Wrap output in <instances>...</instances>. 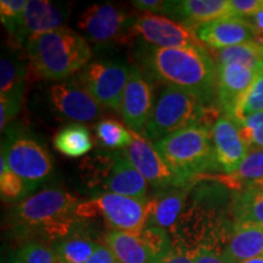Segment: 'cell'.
Masks as SVG:
<instances>
[{
    "mask_svg": "<svg viewBox=\"0 0 263 263\" xmlns=\"http://www.w3.org/2000/svg\"><path fill=\"white\" fill-rule=\"evenodd\" d=\"M141 62L154 77L193 94L206 108L217 104V67L206 48H156L147 45Z\"/></svg>",
    "mask_w": 263,
    "mask_h": 263,
    "instance_id": "1",
    "label": "cell"
},
{
    "mask_svg": "<svg viewBox=\"0 0 263 263\" xmlns=\"http://www.w3.org/2000/svg\"><path fill=\"white\" fill-rule=\"evenodd\" d=\"M26 55L33 71L41 78L65 81L89 64L91 49L81 33L64 26L29 38Z\"/></svg>",
    "mask_w": 263,
    "mask_h": 263,
    "instance_id": "2",
    "label": "cell"
},
{
    "mask_svg": "<svg viewBox=\"0 0 263 263\" xmlns=\"http://www.w3.org/2000/svg\"><path fill=\"white\" fill-rule=\"evenodd\" d=\"M80 202L65 190H43L18 202L11 212V221L14 226L39 230L47 238L60 241L70 236L81 221L76 215Z\"/></svg>",
    "mask_w": 263,
    "mask_h": 263,
    "instance_id": "3",
    "label": "cell"
},
{
    "mask_svg": "<svg viewBox=\"0 0 263 263\" xmlns=\"http://www.w3.org/2000/svg\"><path fill=\"white\" fill-rule=\"evenodd\" d=\"M180 185L210 171H218L210 127L196 124L154 143Z\"/></svg>",
    "mask_w": 263,
    "mask_h": 263,
    "instance_id": "4",
    "label": "cell"
},
{
    "mask_svg": "<svg viewBox=\"0 0 263 263\" xmlns=\"http://www.w3.org/2000/svg\"><path fill=\"white\" fill-rule=\"evenodd\" d=\"M81 171L90 186L147 202V182L122 150H98L82 162Z\"/></svg>",
    "mask_w": 263,
    "mask_h": 263,
    "instance_id": "5",
    "label": "cell"
},
{
    "mask_svg": "<svg viewBox=\"0 0 263 263\" xmlns=\"http://www.w3.org/2000/svg\"><path fill=\"white\" fill-rule=\"evenodd\" d=\"M216 108H206L189 91L168 87L161 93L154 106L153 115L144 137L151 143L196 124H207V115Z\"/></svg>",
    "mask_w": 263,
    "mask_h": 263,
    "instance_id": "6",
    "label": "cell"
},
{
    "mask_svg": "<svg viewBox=\"0 0 263 263\" xmlns=\"http://www.w3.org/2000/svg\"><path fill=\"white\" fill-rule=\"evenodd\" d=\"M76 215L80 219L101 217L112 230L138 234L146 226V202L120 194L103 193L78 203Z\"/></svg>",
    "mask_w": 263,
    "mask_h": 263,
    "instance_id": "7",
    "label": "cell"
},
{
    "mask_svg": "<svg viewBox=\"0 0 263 263\" xmlns=\"http://www.w3.org/2000/svg\"><path fill=\"white\" fill-rule=\"evenodd\" d=\"M132 66L115 60L89 62L78 72V82L101 106L121 112Z\"/></svg>",
    "mask_w": 263,
    "mask_h": 263,
    "instance_id": "8",
    "label": "cell"
},
{
    "mask_svg": "<svg viewBox=\"0 0 263 263\" xmlns=\"http://www.w3.org/2000/svg\"><path fill=\"white\" fill-rule=\"evenodd\" d=\"M2 156L12 172L17 174L29 189H35L50 176V155L37 140L24 133H11L2 146Z\"/></svg>",
    "mask_w": 263,
    "mask_h": 263,
    "instance_id": "9",
    "label": "cell"
},
{
    "mask_svg": "<svg viewBox=\"0 0 263 263\" xmlns=\"http://www.w3.org/2000/svg\"><path fill=\"white\" fill-rule=\"evenodd\" d=\"M136 20L116 5L93 4L80 15L77 26L88 42L106 47L126 43Z\"/></svg>",
    "mask_w": 263,
    "mask_h": 263,
    "instance_id": "10",
    "label": "cell"
},
{
    "mask_svg": "<svg viewBox=\"0 0 263 263\" xmlns=\"http://www.w3.org/2000/svg\"><path fill=\"white\" fill-rule=\"evenodd\" d=\"M132 35H139L156 48H206L193 27L153 14L137 17Z\"/></svg>",
    "mask_w": 263,
    "mask_h": 263,
    "instance_id": "11",
    "label": "cell"
},
{
    "mask_svg": "<svg viewBox=\"0 0 263 263\" xmlns=\"http://www.w3.org/2000/svg\"><path fill=\"white\" fill-rule=\"evenodd\" d=\"M132 134L133 140L122 151L146 182L156 190L182 186L176 174L171 171L154 146V143L134 132H132Z\"/></svg>",
    "mask_w": 263,
    "mask_h": 263,
    "instance_id": "12",
    "label": "cell"
},
{
    "mask_svg": "<svg viewBox=\"0 0 263 263\" xmlns=\"http://www.w3.org/2000/svg\"><path fill=\"white\" fill-rule=\"evenodd\" d=\"M49 100L60 116L73 123L91 122L101 115V105L77 82L62 81L52 84Z\"/></svg>",
    "mask_w": 263,
    "mask_h": 263,
    "instance_id": "13",
    "label": "cell"
},
{
    "mask_svg": "<svg viewBox=\"0 0 263 263\" xmlns=\"http://www.w3.org/2000/svg\"><path fill=\"white\" fill-rule=\"evenodd\" d=\"M154 106L155 104L150 83L139 68L132 66L121 105V115L129 130L140 136L145 133Z\"/></svg>",
    "mask_w": 263,
    "mask_h": 263,
    "instance_id": "14",
    "label": "cell"
},
{
    "mask_svg": "<svg viewBox=\"0 0 263 263\" xmlns=\"http://www.w3.org/2000/svg\"><path fill=\"white\" fill-rule=\"evenodd\" d=\"M211 137L218 168L230 176L250 153L238 122L228 115H222L213 123Z\"/></svg>",
    "mask_w": 263,
    "mask_h": 263,
    "instance_id": "15",
    "label": "cell"
},
{
    "mask_svg": "<svg viewBox=\"0 0 263 263\" xmlns=\"http://www.w3.org/2000/svg\"><path fill=\"white\" fill-rule=\"evenodd\" d=\"M164 15L179 24L196 27L224 18H238L232 0H174L166 2Z\"/></svg>",
    "mask_w": 263,
    "mask_h": 263,
    "instance_id": "16",
    "label": "cell"
},
{
    "mask_svg": "<svg viewBox=\"0 0 263 263\" xmlns=\"http://www.w3.org/2000/svg\"><path fill=\"white\" fill-rule=\"evenodd\" d=\"M216 67L217 105L224 115L234 117L240 99L261 72L238 64H217Z\"/></svg>",
    "mask_w": 263,
    "mask_h": 263,
    "instance_id": "17",
    "label": "cell"
},
{
    "mask_svg": "<svg viewBox=\"0 0 263 263\" xmlns=\"http://www.w3.org/2000/svg\"><path fill=\"white\" fill-rule=\"evenodd\" d=\"M193 28L200 42L213 50H222L256 41L254 27L244 18L217 20Z\"/></svg>",
    "mask_w": 263,
    "mask_h": 263,
    "instance_id": "18",
    "label": "cell"
},
{
    "mask_svg": "<svg viewBox=\"0 0 263 263\" xmlns=\"http://www.w3.org/2000/svg\"><path fill=\"white\" fill-rule=\"evenodd\" d=\"M189 190V186L163 189L147 200L146 226L159 227L172 234L182 216Z\"/></svg>",
    "mask_w": 263,
    "mask_h": 263,
    "instance_id": "19",
    "label": "cell"
},
{
    "mask_svg": "<svg viewBox=\"0 0 263 263\" xmlns=\"http://www.w3.org/2000/svg\"><path fill=\"white\" fill-rule=\"evenodd\" d=\"M223 254L233 263H241L262 256L263 224L254 222H235L230 228Z\"/></svg>",
    "mask_w": 263,
    "mask_h": 263,
    "instance_id": "20",
    "label": "cell"
},
{
    "mask_svg": "<svg viewBox=\"0 0 263 263\" xmlns=\"http://www.w3.org/2000/svg\"><path fill=\"white\" fill-rule=\"evenodd\" d=\"M65 20L64 10L54 3L48 0H28L22 25V43L26 44L29 38L64 27Z\"/></svg>",
    "mask_w": 263,
    "mask_h": 263,
    "instance_id": "21",
    "label": "cell"
},
{
    "mask_svg": "<svg viewBox=\"0 0 263 263\" xmlns=\"http://www.w3.org/2000/svg\"><path fill=\"white\" fill-rule=\"evenodd\" d=\"M104 241L118 263H160L137 234L111 230Z\"/></svg>",
    "mask_w": 263,
    "mask_h": 263,
    "instance_id": "22",
    "label": "cell"
},
{
    "mask_svg": "<svg viewBox=\"0 0 263 263\" xmlns=\"http://www.w3.org/2000/svg\"><path fill=\"white\" fill-rule=\"evenodd\" d=\"M54 146L62 155L81 157L93 149V139L87 127L82 123H71L55 134Z\"/></svg>",
    "mask_w": 263,
    "mask_h": 263,
    "instance_id": "23",
    "label": "cell"
},
{
    "mask_svg": "<svg viewBox=\"0 0 263 263\" xmlns=\"http://www.w3.org/2000/svg\"><path fill=\"white\" fill-rule=\"evenodd\" d=\"M212 58L217 64H238L263 72V42L254 41L215 50Z\"/></svg>",
    "mask_w": 263,
    "mask_h": 263,
    "instance_id": "24",
    "label": "cell"
},
{
    "mask_svg": "<svg viewBox=\"0 0 263 263\" xmlns=\"http://www.w3.org/2000/svg\"><path fill=\"white\" fill-rule=\"evenodd\" d=\"M100 242L84 235L73 234L54 245V251L60 263H85L91 257Z\"/></svg>",
    "mask_w": 263,
    "mask_h": 263,
    "instance_id": "25",
    "label": "cell"
},
{
    "mask_svg": "<svg viewBox=\"0 0 263 263\" xmlns=\"http://www.w3.org/2000/svg\"><path fill=\"white\" fill-rule=\"evenodd\" d=\"M236 222H254L263 224V190L244 186L236 194L233 202Z\"/></svg>",
    "mask_w": 263,
    "mask_h": 263,
    "instance_id": "26",
    "label": "cell"
},
{
    "mask_svg": "<svg viewBox=\"0 0 263 263\" xmlns=\"http://www.w3.org/2000/svg\"><path fill=\"white\" fill-rule=\"evenodd\" d=\"M99 143L107 150H123L133 140L132 130L112 118H103L95 124Z\"/></svg>",
    "mask_w": 263,
    "mask_h": 263,
    "instance_id": "27",
    "label": "cell"
},
{
    "mask_svg": "<svg viewBox=\"0 0 263 263\" xmlns=\"http://www.w3.org/2000/svg\"><path fill=\"white\" fill-rule=\"evenodd\" d=\"M28 0H2L0 2V18L6 31L12 37L16 45L22 44L21 33L24 15Z\"/></svg>",
    "mask_w": 263,
    "mask_h": 263,
    "instance_id": "28",
    "label": "cell"
},
{
    "mask_svg": "<svg viewBox=\"0 0 263 263\" xmlns=\"http://www.w3.org/2000/svg\"><path fill=\"white\" fill-rule=\"evenodd\" d=\"M230 184L240 190L263 178V150H250L238 170L228 176Z\"/></svg>",
    "mask_w": 263,
    "mask_h": 263,
    "instance_id": "29",
    "label": "cell"
},
{
    "mask_svg": "<svg viewBox=\"0 0 263 263\" xmlns=\"http://www.w3.org/2000/svg\"><path fill=\"white\" fill-rule=\"evenodd\" d=\"M32 190L17 174L12 172L6 163L4 156H0V195L4 201H24Z\"/></svg>",
    "mask_w": 263,
    "mask_h": 263,
    "instance_id": "30",
    "label": "cell"
},
{
    "mask_svg": "<svg viewBox=\"0 0 263 263\" xmlns=\"http://www.w3.org/2000/svg\"><path fill=\"white\" fill-rule=\"evenodd\" d=\"M137 235L153 252V255L159 259L160 263L173 250L174 244L171 233L159 227L145 226Z\"/></svg>",
    "mask_w": 263,
    "mask_h": 263,
    "instance_id": "31",
    "label": "cell"
},
{
    "mask_svg": "<svg viewBox=\"0 0 263 263\" xmlns=\"http://www.w3.org/2000/svg\"><path fill=\"white\" fill-rule=\"evenodd\" d=\"M263 111V72L258 73L254 83L249 88L244 97L240 99L234 114V120L239 122L242 118L252 114Z\"/></svg>",
    "mask_w": 263,
    "mask_h": 263,
    "instance_id": "32",
    "label": "cell"
},
{
    "mask_svg": "<svg viewBox=\"0 0 263 263\" xmlns=\"http://www.w3.org/2000/svg\"><path fill=\"white\" fill-rule=\"evenodd\" d=\"M238 126L250 150H263V111L242 118Z\"/></svg>",
    "mask_w": 263,
    "mask_h": 263,
    "instance_id": "33",
    "label": "cell"
},
{
    "mask_svg": "<svg viewBox=\"0 0 263 263\" xmlns=\"http://www.w3.org/2000/svg\"><path fill=\"white\" fill-rule=\"evenodd\" d=\"M15 263H60L54 250L37 241H28L17 250Z\"/></svg>",
    "mask_w": 263,
    "mask_h": 263,
    "instance_id": "34",
    "label": "cell"
},
{
    "mask_svg": "<svg viewBox=\"0 0 263 263\" xmlns=\"http://www.w3.org/2000/svg\"><path fill=\"white\" fill-rule=\"evenodd\" d=\"M193 263H233L230 262L223 250L207 248V246H199L190 251Z\"/></svg>",
    "mask_w": 263,
    "mask_h": 263,
    "instance_id": "35",
    "label": "cell"
},
{
    "mask_svg": "<svg viewBox=\"0 0 263 263\" xmlns=\"http://www.w3.org/2000/svg\"><path fill=\"white\" fill-rule=\"evenodd\" d=\"M238 18L254 17L263 10V0H232Z\"/></svg>",
    "mask_w": 263,
    "mask_h": 263,
    "instance_id": "36",
    "label": "cell"
},
{
    "mask_svg": "<svg viewBox=\"0 0 263 263\" xmlns=\"http://www.w3.org/2000/svg\"><path fill=\"white\" fill-rule=\"evenodd\" d=\"M161 263H193L190 250L180 244H174L171 254L166 256Z\"/></svg>",
    "mask_w": 263,
    "mask_h": 263,
    "instance_id": "37",
    "label": "cell"
},
{
    "mask_svg": "<svg viewBox=\"0 0 263 263\" xmlns=\"http://www.w3.org/2000/svg\"><path fill=\"white\" fill-rule=\"evenodd\" d=\"M85 263H118L115 255L105 244H100Z\"/></svg>",
    "mask_w": 263,
    "mask_h": 263,
    "instance_id": "38",
    "label": "cell"
},
{
    "mask_svg": "<svg viewBox=\"0 0 263 263\" xmlns=\"http://www.w3.org/2000/svg\"><path fill=\"white\" fill-rule=\"evenodd\" d=\"M134 8L143 10V11H147L150 14H156V12H164V4L166 2L163 0H133L132 2Z\"/></svg>",
    "mask_w": 263,
    "mask_h": 263,
    "instance_id": "39",
    "label": "cell"
},
{
    "mask_svg": "<svg viewBox=\"0 0 263 263\" xmlns=\"http://www.w3.org/2000/svg\"><path fill=\"white\" fill-rule=\"evenodd\" d=\"M250 24L254 27L256 33V41L263 42V10L251 18Z\"/></svg>",
    "mask_w": 263,
    "mask_h": 263,
    "instance_id": "40",
    "label": "cell"
},
{
    "mask_svg": "<svg viewBox=\"0 0 263 263\" xmlns=\"http://www.w3.org/2000/svg\"><path fill=\"white\" fill-rule=\"evenodd\" d=\"M246 186H254V188H257V189H261L263 190V178L259 179V180H256L252 184H250V185H246Z\"/></svg>",
    "mask_w": 263,
    "mask_h": 263,
    "instance_id": "41",
    "label": "cell"
},
{
    "mask_svg": "<svg viewBox=\"0 0 263 263\" xmlns=\"http://www.w3.org/2000/svg\"><path fill=\"white\" fill-rule=\"evenodd\" d=\"M241 263H263V255L259 256V257L248 259V261H244V262H241Z\"/></svg>",
    "mask_w": 263,
    "mask_h": 263,
    "instance_id": "42",
    "label": "cell"
},
{
    "mask_svg": "<svg viewBox=\"0 0 263 263\" xmlns=\"http://www.w3.org/2000/svg\"><path fill=\"white\" fill-rule=\"evenodd\" d=\"M14 263H15V262H14Z\"/></svg>",
    "mask_w": 263,
    "mask_h": 263,
    "instance_id": "43",
    "label": "cell"
}]
</instances>
